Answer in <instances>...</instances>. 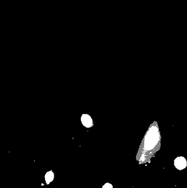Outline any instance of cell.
Returning a JSON list of instances; mask_svg holds the SVG:
<instances>
[{"mask_svg":"<svg viewBox=\"0 0 187 188\" xmlns=\"http://www.w3.org/2000/svg\"><path fill=\"white\" fill-rule=\"evenodd\" d=\"M102 188H114V187L112 184L109 182H107L103 184Z\"/></svg>","mask_w":187,"mask_h":188,"instance_id":"obj_5","label":"cell"},{"mask_svg":"<svg viewBox=\"0 0 187 188\" xmlns=\"http://www.w3.org/2000/svg\"><path fill=\"white\" fill-rule=\"evenodd\" d=\"M174 166L177 169L182 170L187 167V160L182 156L178 157L174 161Z\"/></svg>","mask_w":187,"mask_h":188,"instance_id":"obj_2","label":"cell"},{"mask_svg":"<svg viewBox=\"0 0 187 188\" xmlns=\"http://www.w3.org/2000/svg\"><path fill=\"white\" fill-rule=\"evenodd\" d=\"M81 121L82 125L87 128H91L93 126V122L91 117L87 114H83L81 117Z\"/></svg>","mask_w":187,"mask_h":188,"instance_id":"obj_3","label":"cell"},{"mask_svg":"<svg viewBox=\"0 0 187 188\" xmlns=\"http://www.w3.org/2000/svg\"><path fill=\"white\" fill-rule=\"evenodd\" d=\"M55 178V174L52 170L47 171L44 175V179L46 184L48 185L52 183Z\"/></svg>","mask_w":187,"mask_h":188,"instance_id":"obj_4","label":"cell"},{"mask_svg":"<svg viewBox=\"0 0 187 188\" xmlns=\"http://www.w3.org/2000/svg\"><path fill=\"white\" fill-rule=\"evenodd\" d=\"M156 133L155 134H153V132H152L151 133V130L150 132V133H148L147 134L146 137H145V143H144V148L145 150L149 151L152 150L154 149L155 146L156 145L157 143V140H156Z\"/></svg>","mask_w":187,"mask_h":188,"instance_id":"obj_1","label":"cell"}]
</instances>
